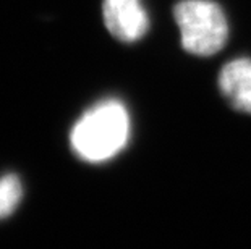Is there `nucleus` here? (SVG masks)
<instances>
[{
	"instance_id": "f257e3e1",
	"label": "nucleus",
	"mask_w": 251,
	"mask_h": 249,
	"mask_svg": "<svg viewBox=\"0 0 251 249\" xmlns=\"http://www.w3.org/2000/svg\"><path fill=\"white\" fill-rule=\"evenodd\" d=\"M131 120L124 102L105 99L88 109L73 125L70 142L75 154L91 163H102L125 149Z\"/></svg>"
},
{
	"instance_id": "f03ea898",
	"label": "nucleus",
	"mask_w": 251,
	"mask_h": 249,
	"mask_svg": "<svg viewBox=\"0 0 251 249\" xmlns=\"http://www.w3.org/2000/svg\"><path fill=\"white\" fill-rule=\"evenodd\" d=\"M174 20L180 44L195 57H212L228 41V20L224 8L212 0H180L174 5Z\"/></svg>"
},
{
	"instance_id": "20e7f679",
	"label": "nucleus",
	"mask_w": 251,
	"mask_h": 249,
	"mask_svg": "<svg viewBox=\"0 0 251 249\" xmlns=\"http://www.w3.org/2000/svg\"><path fill=\"white\" fill-rule=\"evenodd\" d=\"M219 91L237 112L251 115V58L237 57L221 68Z\"/></svg>"
},
{
	"instance_id": "7ed1b4c3",
	"label": "nucleus",
	"mask_w": 251,
	"mask_h": 249,
	"mask_svg": "<svg viewBox=\"0 0 251 249\" xmlns=\"http://www.w3.org/2000/svg\"><path fill=\"white\" fill-rule=\"evenodd\" d=\"M102 18L112 38L125 44L141 41L151 28L143 0H102Z\"/></svg>"
},
{
	"instance_id": "39448f33",
	"label": "nucleus",
	"mask_w": 251,
	"mask_h": 249,
	"mask_svg": "<svg viewBox=\"0 0 251 249\" xmlns=\"http://www.w3.org/2000/svg\"><path fill=\"white\" fill-rule=\"evenodd\" d=\"M23 198V186L17 175H5L0 178V219L8 217L18 207Z\"/></svg>"
}]
</instances>
